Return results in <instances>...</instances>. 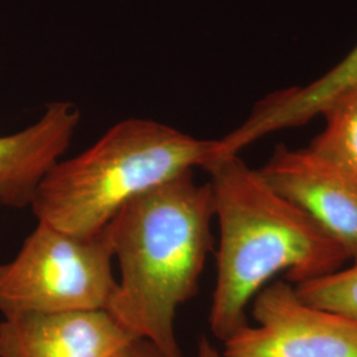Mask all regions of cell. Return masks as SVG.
I'll list each match as a JSON object with an SVG mask.
<instances>
[{
    "instance_id": "obj_1",
    "label": "cell",
    "mask_w": 357,
    "mask_h": 357,
    "mask_svg": "<svg viewBox=\"0 0 357 357\" xmlns=\"http://www.w3.org/2000/svg\"><path fill=\"white\" fill-rule=\"evenodd\" d=\"M211 183L193 171L128 200L106 225L119 278L107 312L166 357H184L175 319L199 290L213 246Z\"/></svg>"
},
{
    "instance_id": "obj_2",
    "label": "cell",
    "mask_w": 357,
    "mask_h": 357,
    "mask_svg": "<svg viewBox=\"0 0 357 357\" xmlns=\"http://www.w3.org/2000/svg\"><path fill=\"white\" fill-rule=\"evenodd\" d=\"M204 169L220 227L209 326L224 342L248 324L249 303L278 273L301 284L342 270L349 259L326 230L238 155Z\"/></svg>"
},
{
    "instance_id": "obj_3",
    "label": "cell",
    "mask_w": 357,
    "mask_h": 357,
    "mask_svg": "<svg viewBox=\"0 0 357 357\" xmlns=\"http://www.w3.org/2000/svg\"><path fill=\"white\" fill-rule=\"evenodd\" d=\"M221 159L220 139H197L151 119L130 118L84 153L60 160L32 202L40 222L77 234L103 229L128 200Z\"/></svg>"
},
{
    "instance_id": "obj_4",
    "label": "cell",
    "mask_w": 357,
    "mask_h": 357,
    "mask_svg": "<svg viewBox=\"0 0 357 357\" xmlns=\"http://www.w3.org/2000/svg\"><path fill=\"white\" fill-rule=\"evenodd\" d=\"M107 227L77 234L38 221L13 261L0 265V314L107 310L118 281Z\"/></svg>"
},
{
    "instance_id": "obj_5",
    "label": "cell",
    "mask_w": 357,
    "mask_h": 357,
    "mask_svg": "<svg viewBox=\"0 0 357 357\" xmlns=\"http://www.w3.org/2000/svg\"><path fill=\"white\" fill-rule=\"evenodd\" d=\"M255 326L227 337L222 357H357V323L311 306L284 281L268 283L253 298Z\"/></svg>"
},
{
    "instance_id": "obj_6",
    "label": "cell",
    "mask_w": 357,
    "mask_h": 357,
    "mask_svg": "<svg viewBox=\"0 0 357 357\" xmlns=\"http://www.w3.org/2000/svg\"><path fill=\"white\" fill-rule=\"evenodd\" d=\"M268 185L306 212L357 264V176L311 149L278 146L259 169Z\"/></svg>"
},
{
    "instance_id": "obj_7",
    "label": "cell",
    "mask_w": 357,
    "mask_h": 357,
    "mask_svg": "<svg viewBox=\"0 0 357 357\" xmlns=\"http://www.w3.org/2000/svg\"><path fill=\"white\" fill-rule=\"evenodd\" d=\"M134 340L106 310L22 314L0 321V357H116Z\"/></svg>"
},
{
    "instance_id": "obj_8",
    "label": "cell",
    "mask_w": 357,
    "mask_h": 357,
    "mask_svg": "<svg viewBox=\"0 0 357 357\" xmlns=\"http://www.w3.org/2000/svg\"><path fill=\"white\" fill-rule=\"evenodd\" d=\"M79 121L75 103L53 102L31 126L0 137V205H32L41 183L69 149Z\"/></svg>"
},
{
    "instance_id": "obj_9",
    "label": "cell",
    "mask_w": 357,
    "mask_h": 357,
    "mask_svg": "<svg viewBox=\"0 0 357 357\" xmlns=\"http://www.w3.org/2000/svg\"><path fill=\"white\" fill-rule=\"evenodd\" d=\"M357 86V47L331 70L305 86L281 90L257 103L241 126L221 138L225 155H238L246 146L271 132L298 128L323 112L347 90Z\"/></svg>"
},
{
    "instance_id": "obj_10",
    "label": "cell",
    "mask_w": 357,
    "mask_h": 357,
    "mask_svg": "<svg viewBox=\"0 0 357 357\" xmlns=\"http://www.w3.org/2000/svg\"><path fill=\"white\" fill-rule=\"evenodd\" d=\"M321 115L326 126L308 149L357 176V86L337 97Z\"/></svg>"
},
{
    "instance_id": "obj_11",
    "label": "cell",
    "mask_w": 357,
    "mask_h": 357,
    "mask_svg": "<svg viewBox=\"0 0 357 357\" xmlns=\"http://www.w3.org/2000/svg\"><path fill=\"white\" fill-rule=\"evenodd\" d=\"M311 306L340 314L357 323V264L330 275L295 286Z\"/></svg>"
},
{
    "instance_id": "obj_12",
    "label": "cell",
    "mask_w": 357,
    "mask_h": 357,
    "mask_svg": "<svg viewBox=\"0 0 357 357\" xmlns=\"http://www.w3.org/2000/svg\"><path fill=\"white\" fill-rule=\"evenodd\" d=\"M116 357H166L155 345L142 340L135 339L128 348L119 354Z\"/></svg>"
},
{
    "instance_id": "obj_13",
    "label": "cell",
    "mask_w": 357,
    "mask_h": 357,
    "mask_svg": "<svg viewBox=\"0 0 357 357\" xmlns=\"http://www.w3.org/2000/svg\"><path fill=\"white\" fill-rule=\"evenodd\" d=\"M197 357H222L221 352L208 339L203 337L197 347Z\"/></svg>"
}]
</instances>
